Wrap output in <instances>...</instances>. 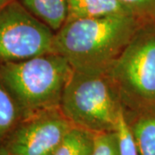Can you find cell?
Instances as JSON below:
<instances>
[{
	"label": "cell",
	"instance_id": "cell-1",
	"mask_svg": "<svg viewBox=\"0 0 155 155\" xmlns=\"http://www.w3.org/2000/svg\"><path fill=\"white\" fill-rule=\"evenodd\" d=\"M145 23L132 15L66 21L55 32L54 52L75 71L105 74Z\"/></svg>",
	"mask_w": 155,
	"mask_h": 155
},
{
	"label": "cell",
	"instance_id": "cell-2",
	"mask_svg": "<svg viewBox=\"0 0 155 155\" xmlns=\"http://www.w3.org/2000/svg\"><path fill=\"white\" fill-rule=\"evenodd\" d=\"M72 71L66 58L48 53L0 65V81L17 104L23 119L60 107Z\"/></svg>",
	"mask_w": 155,
	"mask_h": 155
},
{
	"label": "cell",
	"instance_id": "cell-3",
	"mask_svg": "<svg viewBox=\"0 0 155 155\" xmlns=\"http://www.w3.org/2000/svg\"><path fill=\"white\" fill-rule=\"evenodd\" d=\"M105 75L125 111L155 105V22L139 28Z\"/></svg>",
	"mask_w": 155,
	"mask_h": 155
},
{
	"label": "cell",
	"instance_id": "cell-4",
	"mask_svg": "<svg viewBox=\"0 0 155 155\" xmlns=\"http://www.w3.org/2000/svg\"><path fill=\"white\" fill-rule=\"evenodd\" d=\"M60 108L73 126L100 133L116 130L123 107L105 74L73 70L64 89Z\"/></svg>",
	"mask_w": 155,
	"mask_h": 155
},
{
	"label": "cell",
	"instance_id": "cell-5",
	"mask_svg": "<svg viewBox=\"0 0 155 155\" xmlns=\"http://www.w3.org/2000/svg\"><path fill=\"white\" fill-rule=\"evenodd\" d=\"M55 32L14 0L0 11V65L54 52Z\"/></svg>",
	"mask_w": 155,
	"mask_h": 155
},
{
	"label": "cell",
	"instance_id": "cell-6",
	"mask_svg": "<svg viewBox=\"0 0 155 155\" xmlns=\"http://www.w3.org/2000/svg\"><path fill=\"white\" fill-rule=\"evenodd\" d=\"M73 127L60 107L25 117L7 139L10 155H53Z\"/></svg>",
	"mask_w": 155,
	"mask_h": 155
},
{
	"label": "cell",
	"instance_id": "cell-7",
	"mask_svg": "<svg viewBox=\"0 0 155 155\" xmlns=\"http://www.w3.org/2000/svg\"><path fill=\"white\" fill-rule=\"evenodd\" d=\"M139 155H155V105L125 111Z\"/></svg>",
	"mask_w": 155,
	"mask_h": 155
},
{
	"label": "cell",
	"instance_id": "cell-8",
	"mask_svg": "<svg viewBox=\"0 0 155 155\" xmlns=\"http://www.w3.org/2000/svg\"><path fill=\"white\" fill-rule=\"evenodd\" d=\"M121 15L134 16L118 0H67L66 21Z\"/></svg>",
	"mask_w": 155,
	"mask_h": 155
},
{
	"label": "cell",
	"instance_id": "cell-9",
	"mask_svg": "<svg viewBox=\"0 0 155 155\" xmlns=\"http://www.w3.org/2000/svg\"><path fill=\"white\" fill-rule=\"evenodd\" d=\"M32 15L47 24L54 32L65 23L67 0H17Z\"/></svg>",
	"mask_w": 155,
	"mask_h": 155
},
{
	"label": "cell",
	"instance_id": "cell-10",
	"mask_svg": "<svg viewBox=\"0 0 155 155\" xmlns=\"http://www.w3.org/2000/svg\"><path fill=\"white\" fill-rule=\"evenodd\" d=\"M22 119L17 104L0 81V147Z\"/></svg>",
	"mask_w": 155,
	"mask_h": 155
},
{
	"label": "cell",
	"instance_id": "cell-11",
	"mask_svg": "<svg viewBox=\"0 0 155 155\" xmlns=\"http://www.w3.org/2000/svg\"><path fill=\"white\" fill-rule=\"evenodd\" d=\"M94 134L93 132L73 126L53 155H91Z\"/></svg>",
	"mask_w": 155,
	"mask_h": 155
},
{
	"label": "cell",
	"instance_id": "cell-12",
	"mask_svg": "<svg viewBox=\"0 0 155 155\" xmlns=\"http://www.w3.org/2000/svg\"><path fill=\"white\" fill-rule=\"evenodd\" d=\"M116 133L118 138L120 154L139 155L131 129L129 127L126 116L124 115L123 108L118 118V122L116 127Z\"/></svg>",
	"mask_w": 155,
	"mask_h": 155
},
{
	"label": "cell",
	"instance_id": "cell-13",
	"mask_svg": "<svg viewBox=\"0 0 155 155\" xmlns=\"http://www.w3.org/2000/svg\"><path fill=\"white\" fill-rule=\"evenodd\" d=\"M91 155H121L116 130L95 133Z\"/></svg>",
	"mask_w": 155,
	"mask_h": 155
},
{
	"label": "cell",
	"instance_id": "cell-14",
	"mask_svg": "<svg viewBox=\"0 0 155 155\" xmlns=\"http://www.w3.org/2000/svg\"><path fill=\"white\" fill-rule=\"evenodd\" d=\"M135 17L144 22H155V0H118Z\"/></svg>",
	"mask_w": 155,
	"mask_h": 155
},
{
	"label": "cell",
	"instance_id": "cell-15",
	"mask_svg": "<svg viewBox=\"0 0 155 155\" xmlns=\"http://www.w3.org/2000/svg\"><path fill=\"white\" fill-rule=\"evenodd\" d=\"M14 0H0V11L2 9H4L6 5H8L9 4H11V2H13Z\"/></svg>",
	"mask_w": 155,
	"mask_h": 155
},
{
	"label": "cell",
	"instance_id": "cell-16",
	"mask_svg": "<svg viewBox=\"0 0 155 155\" xmlns=\"http://www.w3.org/2000/svg\"><path fill=\"white\" fill-rule=\"evenodd\" d=\"M0 155H9L8 152H7L5 148V147H0Z\"/></svg>",
	"mask_w": 155,
	"mask_h": 155
},
{
	"label": "cell",
	"instance_id": "cell-17",
	"mask_svg": "<svg viewBox=\"0 0 155 155\" xmlns=\"http://www.w3.org/2000/svg\"><path fill=\"white\" fill-rule=\"evenodd\" d=\"M9 155H10V154H9Z\"/></svg>",
	"mask_w": 155,
	"mask_h": 155
}]
</instances>
